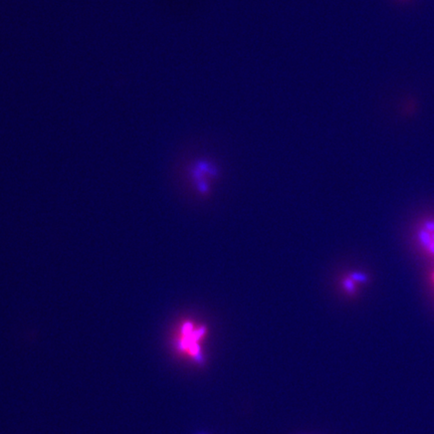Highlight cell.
Returning a JSON list of instances; mask_svg holds the SVG:
<instances>
[{
	"label": "cell",
	"mask_w": 434,
	"mask_h": 434,
	"mask_svg": "<svg viewBox=\"0 0 434 434\" xmlns=\"http://www.w3.org/2000/svg\"><path fill=\"white\" fill-rule=\"evenodd\" d=\"M433 283H434V272H433Z\"/></svg>",
	"instance_id": "cell-5"
},
{
	"label": "cell",
	"mask_w": 434,
	"mask_h": 434,
	"mask_svg": "<svg viewBox=\"0 0 434 434\" xmlns=\"http://www.w3.org/2000/svg\"><path fill=\"white\" fill-rule=\"evenodd\" d=\"M195 434H208V433H203V431H201V433H195Z\"/></svg>",
	"instance_id": "cell-4"
},
{
	"label": "cell",
	"mask_w": 434,
	"mask_h": 434,
	"mask_svg": "<svg viewBox=\"0 0 434 434\" xmlns=\"http://www.w3.org/2000/svg\"><path fill=\"white\" fill-rule=\"evenodd\" d=\"M366 281L367 279L366 277H365V274H350L349 277H347V278L343 281V286H344V289L348 291V293L353 294L355 291V289H356L357 283H363V281Z\"/></svg>",
	"instance_id": "cell-3"
},
{
	"label": "cell",
	"mask_w": 434,
	"mask_h": 434,
	"mask_svg": "<svg viewBox=\"0 0 434 434\" xmlns=\"http://www.w3.org/2000/svg\"><path fill=\"white\" fill-rule=\"evenodd\" d=\"M418 239L426 252L434 257V222H425L421 225Z\"/></svg>",
	"instance_id": "cell-2"
},
{
	"label": "cell",
	"mask_w": 434,
	"mask_h": 434,
	"mask_svg": "<svg viewBox=\"0 0 434 434\" xmlns=\"http://www.w3.org/2000/svg\"><path fill=\"white\" fill-rule=\"evenodd\" d=\"M206 328L205 326H197L191 321H187L181 326L180 334L177 345L182 352H185L195 362L205 361L203 359V351L201 347L200 341L205 337Z\"/></svg>",
	"instance_id": "cell-1"
}]
</instances>
